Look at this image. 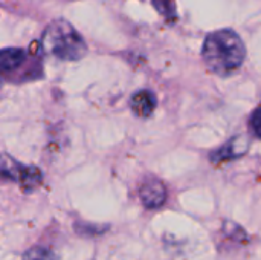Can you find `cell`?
Instances as JSON below:
<instances>
[{
    "label": "cell",
    "instance_id": "10",
    "mask_svg": "<svg viewBox=\"0 0 261 260\" xmlns=\"http://www.w3.org/2000/svg\"><path fill=\"white\" fill-rule=\"evenodd\" d=\"M249 123H251V129H252L254 135L261 139V107L255 109V110L252 112Z\"/></svg>",
    "mask_w": 261,
    "mask_h": 260
},
{
    "label": "cell",
    "instance_id": "4",
    "mask_svg": "<svg viewBox=\"0 0 261 260\" xmlns=\"http://www.w3.org/2000/svg\"><path fill=\"white\" fill-rule=\"evenodd\" d=\"M139 198L144 207L154 210L165 204L167 188L159 179H147L139 188Z\"/></svg>",
    "mask_w": 261,
    "mask_h": 260
},
{
    "label": "cell",
    "instance_id": "6",
    "mask_svg": "<svg viewBox=\"0 0 261 260\" xmlns=\"http://www.w3.org/2000/svg\"><path fill=\"white\" fill-rule=\"evenodd\" d=\"M246 147H248V143H245L242 138H234V139L228 141L225 146H222L220 149H217L211 155V161L217 164V162L236 159L246 152Z\"/></svg>",
    "mask_w": 261,
    "mask_h": 260
},
{
    "label": "cell",
    "instance_id": "8",
    "mask_svg": "<svg viewBox=\"0 0 261 260\" xmlns=\"http://www.w3.org/2000/svg\"><path fill=\"white\" fill-rule=\"evenodd\" d=\"M23 260H57L54 253L43 247H34L28 250L23 256Z\"/></svg>",
    "mask_w": 261,
    "mask_h": 260
},
{
    "label": "cell",
    "instance_id": "2",
    "mask_svg": "<svg viewBox=\"0 0 261 260\" xmlns=\"http://www.w3.org/2000/svg\"><path fill=\"white\" fill-rule=\"evenodd\" d=\"M41 43L49 55L63 61H76L87 52L86 41L66 20L52 21L43 34Z\"/></svg>",
    "mask_w": 261,
    "mask_h": 260
},
{
    "label": "cell",
    "instance_id": "5",
    "mask_svg": "<svg viewBox=\"0 0 261 260\" xmlns=\"http://www.w3.org/2000/svg\"><path fill=\"white\" fill-rule=\"evenodd\" d=\"M156 106H158V100L151 90H139L130 100V107L133 113L141 118L150 116L154 112Z\"/></svg>",
    "mask_w": 261,
    "mask_h": 260
},
{
    "label": "cell",
    "instance_id": "9",
    "mask_svg": "<svg viewBox=\"0 0 261 260\" xmlns=\"http://www.w3.org/2000/svg\"><path fill=\"white\" fill-rule=\"evenodd\" d=\"M158 11H161L164 15L171 17L174 15V2L173 0H153Z\"/></svg>",
    "mask_w": 261,
    "mask_h": 260
},
{
    "label": "cell",
    "instance_id": "3",
    "mask_svg": "<svg viewBox=\"0 0 261 260\" xmlns=\"http://www.w3.org/2000/svg\"><path fill=\"white\" fill-rule=\"evenodd\" d=\"M2 176L5 179L18 182L28 192L38 187L41 182V173L38 169L21 166L15 159H11L8 156H3V161H2Z\"/></svg>",
    "mask_w": 261,
    "mask_h": 260
},
{
    "label": "cell",
    "instance_id": "7",
    "mask_svg": "<svg viewBox=\"0 0 261 260\" xmlns=\"http://www.w3.org/2000/svg\"><path fill=\"white\" fill-rule=\"evenodd\" d=\"M26 60V52L20 48H5L0 52V67L3 74L12 72L23 64Z\"/></svg>",
    "mask_w": 261,
    "mask_h": 260
},
{
    "label": "cell",
    "instance_id": "1",
    "mask_svg": "<svg viewBox=\"0 0 261 260\" xmlns=\"http://www.w3.org/2000/svg\"><path fill=\"white\" fill-rule=\"evenodd\" d=\"M202 57L210 70L220 77H228L243 64L246 58V48L236 31L220 29L211 32L205 38Z\"/></svg>",
    "mask_w": 261,
    "mask_h": 260
}]
</instances>
